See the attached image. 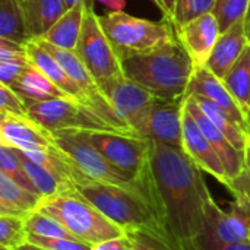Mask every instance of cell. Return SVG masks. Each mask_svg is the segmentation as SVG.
Listing matches in <instances>:
<instances>
[{
	"mask_svg": "<svg viewBox=\"0 0 250 250\" xmlns=\"http://www.w3.org/2000/svg\"><path fill=\"white\" fill-rule=\"evenodd\" d=\"M145 189L174 249L193 250L208 236L218 205L202 170L183 149L151 141Z\"/></svg>",
	"mask_w": 250,
	"mask_h": 250,
	"instance_id": "cell-1",
	"label": "cell"
},
{
	"mask_svg": "<svg viewBox=\"0 0 250 250\" xmlns=\"http://www.w3.org/2000/svg\"><path fill=\"white\" fill-rule=\"evenodd\" d=\"M123 73L163 100H183L196 66L176 38L146 53L122 60Z\"/></svg>",
	"mask_w": 250,
	"mask_h": 250,
	"instance_id": "cell-2",
	"label": "cell"
},
{
	"mask_svg": "<svg viewBox=\"0 0 250 250\" xmlns=\"http://www.w3.org/2000/svg\"><path fill=\"white\" fill-rule=\"evenodd\" d=\"M76 190L125 231L136 229L151 230L161 234L170 243L146 189L85 180L76 185Z\"/></svg>",
	"mask_w": 250,
	"mask_h": 250,
	"instance_id": "cell-3",
	"label": "cell"
},
{
	"mask_svg": "<svg viewBox=\"0 0 250 250\" xmlns=\"http://www.w3.org/2000/svg\"><path fill=\"white\" fill-rule=\"evenodd\" d=\"M38 211L60 221L76 239L97 245L125 236V230L110 221L76 189L42 199Z\"/></svg>",
	"mask_w": 250,
	"mask_h": 250,
	"instance_id": "cell-4",
	"label": "cell"
},
{
	"mask_svg": "<svg viewBox=\"0 0 250 250\" xmlns=\"http://www.w3.org/2000/svg\"><path fill=\"white\" fill-rule=\"evenodd\" d=\"M100 22L120 60L146 53L177 38L174 26L167 19L155 22L122 10L100 16Z\"/></svg>",
	"mask_w": 250,
	"mask_h": 250,
	"instance_id": "cell-5",
	"label": "cell"
},
{
	"mask_svg": "<svg viewBox=\"0 0 250 250\" xmlns=\"http://www.w3.org/2000/svg\"><path fill=\"white\" fill-rule=\"evenodd\" d=\"M82 133L116 170L133 183L145 188L144 185L149 177V139L114 130H91Z\"/></svg>",
	"mask_w": 250,
	"mask_h": 250,
	"instance_id": "cell-6",
	"label": "cell"
},
{
	"mask_svg": "<svg viewBox=\"0 0 250 250\" xmlns=\"http://www.w3.org/2000/svg\"><path fill=\"white\" fill-rule=\"evenodd\" d=\"M75 53L94 76L100 88L107 82L125 76L122 60L119 59L116 50L107 38L101 26L100 16L95 13L94 7H86L81 37Z\"/></svg>",
	"mask_w": 250,
	"mask_h": 250,
	"instance_id": "cell-7",
	"label": "cell"
},
{
	"mask_svg": "<svg viewBox=\"0 0 250 250\" xmlns=\"http://www.w3.org/2000/svg\"><path fill=\"white\" fill-rule=\"evenodd\" d=\"M23 101L28 108V116L51 133L62 132V130H76V132L114 130L91 108L70 98H54L47 101H35V100H23Z\"/></svg>",
	"mask_w": 250,
	"mask_h": 250,
	"instance_id": "cell-8",
	"label": "cell"
},
{
	"mask_svg": "<svg viewBox=\"0 0 250 250\" xmlns=\"http://www.w3.org/2000/svg\"><path fill=\"white\" fill-rule=\"evenodd\" d=\"M53 136L57 146L69 157L73 166L86 179L101 183L119 185L123 188H142L133 183L132 180H129L127 177H125L119 170H116L101 155V152L83 136L82 132L62 130V132H54Z\"/></svg>",
	"mask_w": 250,
	"mask_h": 250,
	"instance_id": "cell-9",
	"label": "cell"
},
{
	"mask_svg": "<svg viewBox=\"0 0 250 250\" xmlns=\"http://www.w3.org/2000/svg\"><path fill=\"white\" fill-rule=\"evenodd\" d=\"M38 40V38H35ZM38 42L53 54V57L63 66V69L69 73V76L75 81L78 88L81 89L83 98H85V105L91 108L98 117H101L105 123H108L114 130L122 132V133H133L129 126L120 120V117L114 113L110 101L107 97L103 94L100 85L94 79V76L89 73L86 66L82 63V60L78 57L75 51H66L60 50L42 40H38ZM135 135V133H133Z\"/></svg>",
	"mask_w": 250,
	"mask_h": 250,
	"instance_id": "cell-10",
	"label": "cell"
},
{
	"mask_svg": "<svg viewBox=\"0 0 250 250\" xmlns=\"http://www.w3.org/2000/svg\"><path fill=\"white\" fill-rule=\"evenodd\" d=\"M185 100H163L155 101L142 114L135 133L149 141H158L166 145L183 149V111Z\"/></svg>",
	"mask_w": 250,
	"mask_h": 250,
	"instance_id": "cell-11",
	"label": "cell"
},
{
	"mask_svg": "<svg viewBox=\"0 0 250 250\" xmlns=\"http://www.w3.org/2000/svg\"><path fill=\"white\" fill-rule=\"evenodd\" d=\"M212 243L221 246L250 243V202L243 198H234L227 211L215 208L208 236L196 248H205Z\"/></svg>",
	"mask_w": 250,
	"mask_h": 250,
	"instance_id": "cell-12",
	"label": "cell"
},
{
	"mask_svg": "<svg viewBox=\"0 0 250 250\" xmlns=\"http://www.w3.org/2000/svg\"><path fill=\"white\" fill-rule=\"evenodd\" d=\"M101 91L110 101L114 113L120 117L122 122L129 126L133 133V127L136 126L142 114L155 101V98H158L126 76L107 82L101 86Z\"/></svg>",
	"mask_w": 250,
	"mask_h": 250,
	"instance_id": "cell-13",
	"label": "cell"
},
{
	"mask_svg": "<svg viewBox=\"0 0 250 250\" xmlns=\"http://www.w3.org/2000/svg\"><path fill=\"white\" fill-rule=\"evenodd\" d=\"M0 144L21 151H50L57 148L54 136L29 116L0 113Z\"/></svg>",
	"mask_w": 250,
	"mask_h": 250,
	"instance_id": "cell-14",
	"label": "cell"
},
{
	"mask_svg": "<svg viewBox=\"0 0 250 250\" xmlns=\"http://www.w3.org/2000/svg\"><path fill=\"white\" fill-rule=\"evenodd\" d=\"M183 151L202 171L209 173L229 189L230 179L221 158L218 157L217 151L212 148L207 136L202 133L186 105L183 111Z\"/></svg>",
	"mask_w": 250,
	"mask_h": 250,
	"instance_id": "cell-15",
	"label": "cell"
},
{
	"mask_svg": "<svg viewBox=\"0 0 250 250\" xmlns=\"http://www.w3.org/2000/svg\"><path fill=\"white\" fill-rule=\"evenodd\" d=\"M220 35L221 29L212 12L176 28V37L192 57L196 69L207 64Z\"/></svg>",
	"mask_w": 250,
	"mask_h": 250,
	"instance_id": "cell-16",
	"label": "cell"
},
{
	"mask_svg": "<svg viewBox=\"0 0 250 250\" xmlns=\"http://www.w3.org/2000/svg\"><path fill=\"white\" fill-rule=\"evenodd\" d=\"M185 105L189 110V113L193 116L195 122L198 123L202 133L207 136L212 148L217 151L218 157L221 158L224 168L227 171V176L231 180H234L243 170H245V152L239 151L226 136L224 133L208 119V116L202 111L199 104L192 95H188L185 100Z\"/></svg>",
	"mask_w": 250,
	"mask_h": 250,
	"instance_id": "cell-17",
	"label": "cell"
},
{
	"mask_svg": "<svg viewBox=\"0 0 250 250\" xmlns=\"http://www.w3.org/2000/svg\"><path fill=\"white\" fill-rule=\"evenodd\" d=\"M188 95H201L211 100L224 111H227L237 122V125L250 135V125L243 110L240 108L223 79L215 76L208 67L202 66L195 70L188 88Z\"/></svg>",
	"mask_w": 250,
	"mask_h": 250,
	"instance_id": "cell-18",
	"label": "cell"
},
{
	"mask_svg": "<svg viewBox=\"0 0 250 250\" xmlns=\"http://www.w3.org/2000/svg\"><path fill=\"white\" fill-rule=\"evenodd\" d=\"M250 42L245 32L243 19L221 32L205 67H208L215 76L224 79L230 69L237 63L242 54L246 51Z\"/></svg>",
	"mask_w": 250,
	"mask_h": 250,
	"instance_id": "cell-19",
	"label": "cell"
},
{
	"mask_svg": "<svg viewBox=\"0 0 250 250\" xmlns=\"http://www.w3.org/2000/svg\"><path fill=\"white\" fill-rule=\"evenodd\" d=\"M19 6L31 40L41 38L67 10L64 0H19Z\"/></svg>",
	"mask_w": 250,
	"mask_h": 250,
	"instance_id": "cell-20",
	"label": "cell"
},
{
	"mask_svg": "<svg viewBox=\"0 0 250 250\" xmlns=\"http://www.w3.org/2000/svg\"><path fill=\"white\" fill-rule=\"evenodd\" d=\"M25 45H26L29 60L38 69H41L69 98L85 105V98H83L81 89L78 88L75 81L69 76V73L63 69V66L53 57V54L50 51H47L38 42V40H29Z\"/></svg>",
	"mask_w": 250,
	"mask_h": 250,
	"instance_id": "cell-21",
	"label": "cell"
},
{
	"mask_svg": "<svg viewBox=\"0 0 250 250\" xmlns=\"http://www.w3.org/2000/svg\"><path fill=\"white\" fill-rule=\"evenodd\" d=\"M86 7L88 6L85 1L76 3L73 7L67 9L59 18V21L38 40H42L60 50L75 51L81 37Z\"/></svg>",
	"mask_w": 250,
	"mask_h": 250,
	"instance_id": "cell-22",
	"label": "cell"
},
{
	"mask_svg": "<svg viewBox=\"0 0 250 250\" xmlns=\"http://www.w3.org/2000/svg\"><path fill=\"white\" fill-rule=\"evenodd\" d=\"M23 100L47 101L54 98H69L41 69H38L32 62L21 73L16 82L10 86ZM72 100V98H70Z\"/></svg>",
	"mask_w": 250,
	"mask_h": 250,
	"instance_id": "cell-23",
	"label": "cell"
},
{
	"mask_svg": "<svg viewBox=\"0 0 250 250\" xmlns=\"http://www.w3.org/2000/svg\"><path fill=\"white\" fill-rule=\"evenodd\" d=\"M42 198L0 174V215L26 217L38 209Z\"/></svg>",
	"mask_w": 250,
	"mask_h": 250,
	"instance_id": "cell-24",
	"label": "cell"
},
{
	"mask_svg": "<svg viewBox=\"0 0 250 250\" xmlns=\"http://www.w3.org/2000/svg\"><path fill=\"white\" fill-rule=\"evenodd\" d=\"M196 103L199 104V107L202 108V111L208 116V119L224 133V136L242 152H246V148L250 142V135L242 129L237 122L227 113L224 111L221 107H218L215 103H212L208 98H204L201 95H192Z\"/></svg>",
	"mask_w": 250,
	"mask_h": 250,
	"instance_id": "cell-25",
	"label": "cell"
},
{
	"mask_svg": "<svg viewBox=\"0 0 250 250\" xmlns=\"http://www.w3.org/2000/svg\"><path fill=\"white\" fill-rule=\"evenodd\" d=\"M223 82L243 110L250 125V45L224 76Z\"/></svg>",
	"mask_w": 250,
	"mask_h": 250,
	"instance_id": "cell-26",
	"label": "cell"
},
{
	"mask_svg": "<svg viewBox=\"0 0 250 250\" xmlns=\"http://www.w3.org/2000/svg\"><path fill=\"white\" fill-rule=\"evenodd\" d=\"M29 63L25 44L0 38V83L12 86Z\"/></svg>",
	"mask_w": 250,
	"mask_h": 250,
	"instance_id": "cell-27",
	"label": "cell"
},
{
	"mask_svg": "<svg viewBox=\"0 0 250 250\" xmlns=\"http://www.w3.org/2000/svg\"><path fill=\"white\" fill-rule=\"evenodd\" d=\"M18 152H19L21 161H22L28 176L31 177L32 183L35 185V188H37V190H38V193H40V196L42 199H47V198H51L54 195L76 189L75 186L62 182L51 171H48L47 168H44L42 166H40L38 163H35L29 157H26L22 151L18 149Z\"/></svg>",
	"mask_w": 250,
	"mask_h": 250,
	"instance_id": "cell-28",
	"label": "cell"
},
{
	"mask_svg": "<svg viewBox=\"0 0 250 250\" xmlns=\"http://www.w3.org/2000/svg\"><path fill=\"white\" fill-rule=\"evenodd\" d=\"M0 38L26 44L31 38L26 32L19 0H0Z\"/></svg>",
	"mask_w": 250,
	"mask_h": 250,
	"instance_id": "cell-29",
	"label": "cell"
},
{
	"mask_svg": "<svg viewBox=\"0 0 250 250\" xmlns=\"http://www.w3.org/2000/svg\"><path fill=\"white\" fill-rule=\"evenodd\" d=\"M0 174H4L7 179H10L16 185H19L23 189L40 196L35 185L32 183L31 177L28 176V173L21 161L18 149L9 146L6 144H0Z\"/></svg>",
	"mask_w": 250,
	"mask_h": 250,
	"instance_id": "cell-30",
	"label": "cell"
},
{
	"mask_svg": "<svg viewBox=\"0 0 250 250\" xmlns=\"http://www.w3.org/2000/svg\"><path fill=\"white\" fill-rule=\"evenodd\" d=\"M25 226L28 234H35L41 237H51V239H76L60 221L56 218L41 212L34 211L25 217Z\"/></svg>",
	"mask_w": 250,
	"mask_h": 250,
	"instance_id": "cell-31",
	"label": "cell"
},
{
	"mask_svg": "<svg viewBox=\"0 0 250 250\" xmlns=\"http://www.w3.org/2000/svg\"><path fill=\"white\" fill-rule=\"evenodd\" d=\"M28 242L25 217L0 215V248L13 250Z\"/></svg>",
	"mask_w": 250,
	"mask_h": 250,
	"instance_id": "cell-32",
	"label": "cell"
},
{
	"mask_svg": "<svg viewBox=\"0 0 250 250\" xmlns=\"http://www.w3.org/2000/svg\"><path fill=\"white\" fill-rule=\"evenodd\" d=\"M249 3L250 0H215L212 13L218 21L221 32L245 18Z\"/></svg>",
	"mask_w": 250,
	"mask_h": 250,
	"instance_id": "cell-33",
	"label": "cell"
},
{
	"mask_svg": "<svg viewBox=\"0 0 250 250\" xmlns=\"http://www.w3.org/2000/svg\"><path fill=\"white\" fill-rule=\"evenodd\" d=\"M215 4V0H177L174 16L171 21V25L176 28H180L186 25L188 22L212 12Z\"/></svg>",
	"mask_w": 250,
	"mask_h": 250,
	"instance_id": "cell-34",
	"label": "cell"
},
{
	"mask_svg": "<svg viewBox=\"0 0 250 250\" xmlns=\"http://www.w3.org/2000/svg\"><path fill=\"white\" fill-rule=\"evenodd\" d=\"M129 239L130 250H174L173 246L158 233L151 230H127L125 231Z\"/></svg>",
	"mask_w": 250,
	"mask_h": 250,
	"instance_id": "cell-35",
	"label": "cell"
},
{
	"mask_svg": "<svg viewBox=\"0 0 250 250\" xmlns=\"http://www.w3.org/2000/svg\"><path fill=\"white\" fill-rule=\"evenodd\" d=\"M28 242L48 250H94V245H89L79 239H51L28 234Z\"/></svg>",
	"mask_w": 250,
	"mask_h": 250,
	"instance_id": "cell-36",
	"label": "cell"
},
{
	"mask_svg": "<svg viewBox=\"0 0 250 250\" xmlns=\"http://www.w3.org/2000/svg\"><path fill=\"white\" fill-rule=\"evenodd\" d=\"M0 113L12 116H28V108L23 98L10 86L0 83Z\"/></svg>",
	"mask_w": 250,
	"mask_h": 250,
	"instance_id": "cell-37",
	"label": "cell"
},
{
	"mask_svg": "<svg viewBox=\"0 0 250 250\" xmlns=\"http://www.w3.org/2000/svg\"><path fill=\"white\" fill-rule=\"evenodd\" d=\"M245 170L234 180H231L229 190L234 198H243L250 202V142L245 152Z\"/></svg>",
	"mask_w": 250,
	"mask_h": 250,
	"instance_id": "cell-38",
	"label": "cell"
},
{
	"mask_svg": "<svg viewBox=\"0 0 250 250\" xmlns=\"http://www.w3.org/2000/svg\"><path fill=\"white\" fill-rule=\"evenodd\" d=\"M94 250H130V243L125 234L122 237L110 239V240L94 245Z\"/></svg>",
	"mask_w": 250,
	"mask_h": 250,
	"instance_id": "cell-39",
	"label": "cell"
},
{
	"mask_svg": "<svg viewBox=\"0 0 250 250\" xmlns=\"http://www.w3.org/2000/svg\"><path fill=\"white\" fill-rule=\"evenodd\" d=\"M158 7L160 10L163 12L164 18L171 22L173 21V16H174V9H176V3L177 0H152Z\"/></svg>",
	"mask_w": 250,
	"mask_h": 250,
	"instance_id": "cell-40",
	"label": "cell"
},
{
	"mask_svg": "<svg viewBox=\"0 0 250 250\" xmlns=\"http://www.w3.org/2000/svg\"><path fill=\"white\" fill-rule=\"evenodd\" d=\"M95 1L103 3L111 12H122L125 9V6H126V1L125 0H95Z\"/></svg>",
	"mask_w": 250,
	"mask_h": 250,
	"instance_id": "cell-41",
	"label": "cell"
},
{
	"mask_svg": "<svg viewBox=\"0 0 250 250\" xmlns=\"http://www.w3.org/2000/svg\"><path fill=\"white\" fill-rule=\"evenodd\" d=\"M215 250H250V243H242V245H226Z\"/></svg>",
	"mask_w": 250,
	"mask_h": 250,
	"instance_id": "cell-42",
	"label": "cell"
},
{
	"mask_svg": "<svg viewBox=\"0 0 250 250\" xmlns=\"http://www.w3.org/2000/svg\"><path fill=\"white\" fill-rule=\"evenodd\" d=\"M243 25H245L246 37H248V40H249V42H250V3H249L248 10H246V15H245V18H243Z\"/></svg>",
	"mask_w": 250,
	"mask_h": 250,
	"instance_id": "cell-43",
	"label": "cell"
},
{
	"mask_svg": "<svg viewBox=\"0 0 250 250\" xmlns=\"http://www.w3.org/2000/svg\"><path fill=\"white\" fill-rule=\"evenodd\" d=\"M79 1H85L88 7H94V3H95V0H64L66 9H70V7H73V6H75L76 3H79Z\"/></svg>",
	"mask_w": 250,
	"mask_h": 250,
	"instance_id": "cell-44",
	"label": "cell"
},
{
	"mask_svg": "<svg viewBox=\"0 0 250 250\" xmlns=\"http://www.w3.org/2000/svg\"><path fill=\"white\" fill-rule=\"evenodd\" d=\"M1 250H7V249H3V248H0ZM13 250H48V249H44V248H41V246H37V245H34V243H29V242H26L25 245H22V246H19V248H16V249Z\"/></svg>",
	"mask_w": 250,
	"mask_h": 250,
	"instance_id": "cell-45",
	"label": "cell"
}]
</instances>
